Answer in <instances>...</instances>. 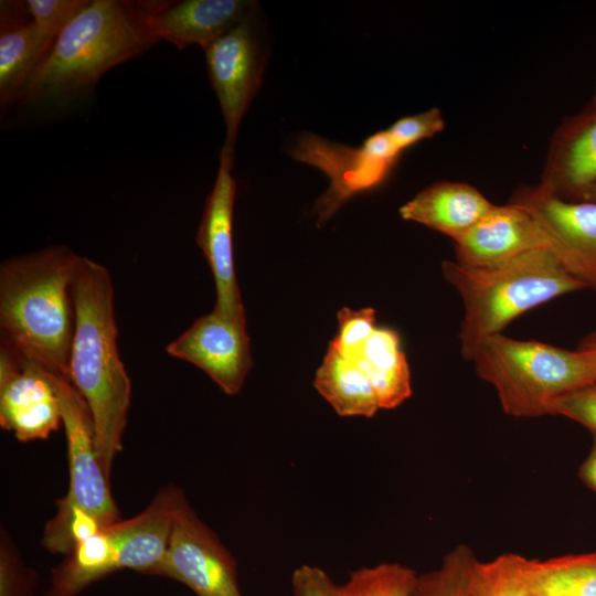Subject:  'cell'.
Listing matches in <instances>:
<instances>
[{
    "mask_svg": "<svg viewBox=\"0 0 596 596\" xmlns=\"http://www.w3.org/2000/svg\"><path fill=\"white\" fill-rule=\"evenodd\" d=\"M376 329L373 308L352 310L343 307L338 312V333L329 347L349 360H355Z\"/></svg>",
    "mask_w": 596,
    "mask_h": 596,
    "instance_id": "27",
    "label": "cell"
},
{
    "mask_svg": "<svg viewBox=\"0 0 596 596\" xmlns=\"http://www.w3.org/2000/svg\"><path fill=\"white\" fill-rule=\"evenodd\" d=\"M211 85L225 124L220 161L232 168L240 125L262 84L265 62L253 29L252 15L237 24L205 51Z\"/></svg>",
    "mask_w": 596,
    "mask_h": 596,
    "instance_id": "8",
    "label": "cell"
},
{
    "mask_svg": "<svg viewBox=\"0 0 596 596\" xmlns=\"http://www.w3.org/2000/svg\"><path fill=\"white\" fill-rule=\"evenodd\" d=\"M150 575L175 579L198 596H243L235 558L187 499L175 513L166 553Z\"/></svg>",
    "mask_w": 596,
    "mask_h": 596,
    "instance_id": "7",
    "label": "cell"
},
{
    "mask_svg": "<svg viewBox=\"0 0 596 596\" xmlns=\"http://www.w3.org/2000/svg\"><path fill=\"white\" fill-rule=\"evenodd\" d=\"M354 361L369 379L380 409L395 408L412 395L408 363L395 330L376 327Z\"/></svg>",
    "mask_w": 596,
    "mask_h": 596,
    "instance_id": "20",
    "label": "cell"
},
{
    "mask_svg": "<svg viewBox=\"0 0 596 596\" xmlns=\"http://www.w3.org/2000/svg\"><path fill=\"white\" fill-rule=\"evenodd\" d=\"M72 297L70 380L88 406L96 454L110 478L114 459L123 449L131 383L118 352L114 287L108 269L81 256Z\"/></svg>",
    "mask_w": 596,
    "mask_h": 596,
    "instance_id": "2",
    "label": "cell"
},
{
    "mask_svg": "<svg viewBox=\"0 0 596 596\" xmlns=\"http://www.w3.org/2000/svg\"><path fill=\"white\" fill-rule=\"evenodd\" d=\"M579 477L585 486L596 492V436L588 456L581 465Z\"/></svg>",
    "mask_w": 596,
    "mask_h": 596,
    "instance_id": "33",
    "label": "cell"
},
{
    "mask_svg": "<svg viewBox=\"0 0 596 596\" xmlns=\"http://www.w3.org/2000/svg\"><path fill=\"white\" fill-rule=\"evenodd\" d=\"M232 169L226 162L220 161L217 175L198 227L196 244L214 278V310L231 319L246 322L234 266L233 211L236 181Z\"/></svg>",
    "mask_w": 596,
    "mask_h": 596,
    "instance_id": "14",
    "label": "cell"
},
{
    "mask_svg": "<svg viewBox=\"0 0 596 596\" xmlns=\"http://www.w3.org/2000/svg\"><path fill=\"white\" fill-rule=\"evenodd\" d=\"M0 425L22 443L47 439L62 424L46 370L0 342Z\"/></svg>",
    "mask_w": 596,
    "mask_h": 596,
    "instance_id": "10",
    "label": "cell"
},
{
    "mask_svg": "<svg viewBox=\"0 0 596 596\" xmlns=\"http://www.w3.org/2000/svg\"><path fill=\"white\" fill-rule=\"evenodd\" d=\"M444 128L445 120L440 109L432 107L415 115L401 117L385 130L403 152L422 140L433 138Z\"/></svg>",
    "mask_w": 596,
    "mask_h": 596,
    "instance_id": "30",
    "label": "cell"
},
{
    "mask_svg": "<svg viewBox=\"0 0 596 596\" xmlns=\"http://www.w3.org/2000/svg\"><path fill=\"white\" fill-rule=\"evenodd\" d=\"M477 560L469 546H455L437 570L417 575L409 596H469L470 575Z\"/></svg>",
    "mask_w": 596,
    "mask_h": 596,
    "instance_id": "25",
    "label": "cell"
},
{
    "mask_svg": "<svg viewBox=\"0 0 596 596\" xmlns=\"http://www.w3.org/2000/svg\"><path fill=\"white\" fill-rule=\"evenodd\" d=\"M79 257L66 245H54L0 265L1 339L47 372L67 379L72 285Z\"/></svg>",
    "mask_w": 596,
    "mask_h": 596,
    "instance_id": "3",
    "label": "cell"
},
{
    "mask_svg": "<svg viewBox=\"0 0 596 596\" xmlns=\"http://www.w3.org/2000/svg\"><path fill=\"white\" fill-rule=\"evenodd\" d=\"M47 375L60 402L70 476L66 494L55 504L81 508L93 514L104 528L120 520V513L109 487L110 478L96 454L88 406L70 379L50 372Z\"/></svg>",
    "mask_w": 596,
    "mask_h": 596,
    "instance_id": "6",
    "label": "cell"
},
{
    "mask_svg": "<svg viewBox=\"0 0 596 596\" xmlns=\"http://www.w3.org/2000/svg\"><path fill=\"white\" fill-rule=\"evenodd\" d=\"M291 586L294 596H333L336 584L321 567L304 564L294 571Z\"/></svg>",
    "mask_w": 596,
    "mask_h": 596,
    "instance_id": "32",
    "label": "cell"
},
{
    "mask_svg": "<svg viewBox=\"0 0 596 596\" xmlns=\"http://www.w3.org/2000/svg\"><path fill=\"white\" fill-rule=\"evenodd\" d=\"M441 273L464 302L458 337L467 361L472 360L482 340L502 333L519 316L562 295L588 288L549 247L486 267L446 260Z\"/></svg>",
    "mask_w": 596,
    "mask_h": 596,
    "instance_id": "4",
    "label": "cell"
},
{
    "mask_svg": "<svg viewBox=\"0 0 596 596\" xmlns=\"http://www.w3.org/2000/svg\"><path fill=\"white\" fill-rule=\"evenodd\" d=\"M549 247V240L532 215L508 202L493 205L455 242L456 262L467 266H493L525 252Z\"/></svg>",
    "mask_w": 596,
    "mask_h": 596,
    "instance_id": "15",
    "label": "cell"
},
{
    "mask_svg": "<svg viewBox=\"0 0 596 596\" xmlns=\"http://www.w3.org/2000/svg\"><path fill=\"white\" fill-rule=\"evenodd\" d=\"M103 528L93 514L81 508L56 505L54 517L45 524L41 543L51 553L68 555Z\"/></svg>",
    "mask_w": 596,
    "mask_h": 596,
    "instance_id": "26",
    "label": "cell"
},
{
    "mask_svg": "<svg viewBox=\"0 0 596 596\" xmlns=\"http://www.w3.org/2000/svg\"><path fill=\"white\" fill-rule=\"evenodd\" d=\"M530 564L539 596H596V551Z\"/></svg>",
    "mask_w": 596,
    "mask_h": 596,
    "instance_id": "22",
    "label": "cell"
},
{
    "mask_svg": "<svg viewBox=\"0 0 596 596\" xmlns=\"http://www.w3.org/2000/svg\"><path fill=\"white\" fill-rule=\"evenodd\" d=\"M160 3L89 0L42 56L13 105L58 113L89 96L107 72L159 42L150 20Z\"/></svg>",
    "mask_w": 596,
    "mask_h": 596,
    "instance_id": "1",
    "label": "cell"
},
{
    "mask_svg": "<svg viewBox=\"0 0 596 596\" xmlns=\"http://www.w3.org/2000/svg\"><path fill=\"white\" fill-rule=\"evenodd\" d=\"M49 46L40 36L23 1L0 6V104L13 105Z\"/></svg>",
    "mask_w": 596,
    "mask_h": 596,
    "instance_id": "19",
    "label": "cell"
},
{
    "mask_svg": "<svg viewBox=\"0 0 596 596\" xmlns=\"http://www.w3.org/2000/svg\"><path fill=\"white\" fill-rule=\"evenodd\" d=\"M89 0H26L24 8L40 36L50 47L63 29Z\"/></svg>",
    "mask_w": 596,
    "mask_h": 596,
    "instance_id": "28",
    "label": "cell"
},
{
    "mask_svg": "<svg viewBox=\"0 0 596 596\" xmlns=\"http://www.w3.org/2000/svg\"><path fill=\"white\" fill-rule=\"evenodd\" d=\"M471 361L478 376L496 389L504 413L514 417L550 415L554 398L595 382L577 349L502 333L482 340Z\"/></svg>",
    "mask_w": 596,
    "mask_h": 596,
    "instance_id": "5",
    "label": "cell"
},
{
    "mask_svg": "<svg viewBox=\"0 0 596 596\" xmlns=\"http://www.w3.org/2000/svg\"><path fill=\"white\" fill-rule=\"evenodd\" d=\"M493 205L468 183L439 181L423 189L402 205L400 214L406 221L427 226L456 242Z\"/></svg>",
    "mask_w": 596,
    "mask_h": 596,
    "instance_id": "18",
    "label": "cell"
},
{
    "mask_svg": "<svg viewBox=\"0 0 596 596\" xmlns=\"http://www.w3.org/2000/svg\"><path fill=\"white\" fill-rule=\"evenodd\" d=\"M578 351L583 353L587 360L594 380L596 381V330L588 336H586L579 343Z\"/></svg>",
    "mask_w": 596,
    "mask_h": 596,
    "instance_id": "34",
    "label": "cell"
},
{
    "mask_svg": "<svg viewBox=\"0 0 596 596\" xmlns=\"http://www.w3.org/2000/svg\"><path fill=\"white\" fill-rule=\"evenodd\" d=\"M596 182V105L589 103L554 131L539 185L573 200Z\"/></svg>",
    "mask_w": 596,
    "mask_h": 596,
    "instance_id": "16",
    "label": "cell"
},
{
    "mask_svg": "<svg viewBox=\"0 0 596 596\" xmlns=\"http://www.w3.org/2000/svg\"><path fill=\"white\" fill-rule=\"evenodd\" d=\"M510 202L532 215L561 264L596 290V202L558 198L539 184L521 185Z\"/></svg>",
    "mask_w": 596,
    "mask_h": 596,
    "instance_id": "9",
    "label": "cell"
},
{
    "mask_svg": "<svg viewBox=\"0 0 596 596\" xmlns=\"http://www.w3.org/2000/svg\"><path fill=\"white\" fill-rule=\"evenodd\" d=\"M581 201L596 202V182L584 189L575 199Z\"/></svg>",
    "mask_w": 596,
    "mask_h": 596,
    "instance_id": "35",
    "label": "cell"
},
{
    "mask_svg": "<svg viewBox=\"0 0 596 596\" xmlns=\"http://www.w3.org/2000/svg\"><path fill=\"white\" fill-rule=\"evenodd\" d=\"M550 415H561L575 421L596 436V381L554 398Z\"/></svg>",
    "mask_w": 596,
    "mask_h": 596,
    "instance_id": "31",
    "label": "cell"
},
{
    "mask_svg": "<svg viewBox=\"0 0 596 596\" xmlns=\"http://www.w3.org/2000/svg\"><path fill=\"white\" fill-rule=\"evenodd\" d=\"M529 558L501 554L490 562L476 561L469 581V596H539Z\"/></svg>",
    "mask_w": 596,
    "mask_h": 596,
    "instance_id": "23",
    "label": "cell"
},
{
    "mask_svg": "<svg viewBox=\"0 0 596 596\" xmlns=\"http://www.w3.org/2000/svg\"><path fill=\"white\" fill-rule=\"evenodd\" d=\"M150 566L146 544L128 520H119L77 544L53 570L45 596H76L86 586L118 570L145 573Z\"/></svg>",
    "mask_w": 596,
    "mask_h": 596,
    "instance_id": "13",
    "label": "cell"
},
{
    "mask_svg": "<svg viewBox=\"0 0 596 596\" xmlns=\"http://www.w3.org/2000/svg\"><path fill=\"white\" fill-rule=\"evenodd\" d=\"M590 103L595 104L596 105V81H595V88H594V95L592 97V100Z\"/></svg>",
    "mask_w": 596,
    "mask_h": 596,
    "instance_id": "36",
    "label": "cell"
},
{
    "mask_svg": "<svg viewBox=\"0 0 596 596\" xmlns=\"http://www.w3.org/2000/svg\"><path fill=\"white\" fill-rule=\"evenodd\" d=\"M417 574L400 563H382L352 572L334 586L333 596H409Z\"/></svg>",
    "mask_w": 596,
    "mask_h": 596,
    "instance_id": "24",
    "label": "cell"
},
{
    "mask_svg": "<svg viewBox=\"0 0 596 596\" xmlns=\"http://www.w3.org/2000/svg\"><path fill=\"white\" fill-rule=\"evenodd\" d=\"M33 578L23 564L13 540L1 529L0 535V596H31Z\"/></svg>",
    "mask_w": 596,
    "mask_h": 596,
    "instance_id": "29",
    "label": "cell"
},
{
    "mask_svg": "<svg viewBox=\"0 0 596 596\" xmlns=\"http://www.w3.org/2000/svg\"><path fill=\"white\" fill-rule=\"evenodd\" d=\"M255 4L246 0L161 1L150 24L155 36L179 50L200 45L204 51L249 18Z\"/></svg>",
    "mask_w": 596,
    "mask_h": 596,
    "instance_id": "17",
    "label": "cell"
},
{
    "mask_svg": "<svg viewBox=\"0 0 596 596\" xmlns=\"http://www.w3.org/2000/svg\"><path fill=\"white\" fill-rule=\"evenodd\" d=\"M313 385L340 416L369 418L380 409L371 383L358 363L330 347L316 372Z\"/></svg>",
    "mask_w": 596,
    "mask_h": 596,
    "instance_id": "21",
    "label": "cell"
},
{
    "mask_svg": "<svg viewBox=\"0 0 596 596\" xmlns=\"http://www.w3.org/2000/svg\"><path fill=\"white\" fill-rule=\"evenodd\" d=\"M289 155L318 168L330 180L313 209L320 223L330 219L352 196L382 185L397 163L370 153L363 146L340 145L311 132L301 134Z\"/></svg>",
    "mask_w": 596,
    "mask_h": 596,
    "instance_id": "11",
    "label": "cell"
},
{
    "mask_svg": "<svg viewBox=\"0 0 596 596\" xmlns=\"http://www.w3.org/2000/svg\"><path fill=\"white\" fill-rule=\"evenodd\" d=\"M166 351L204 371L228 395H236L253 366L246 322L213 309L171 341Z\"/></svg>",
    "mask_w": 596,
    "mask_h": 596,
    "instance_id": "12",
    "label": "cell"
}]
</instances>
